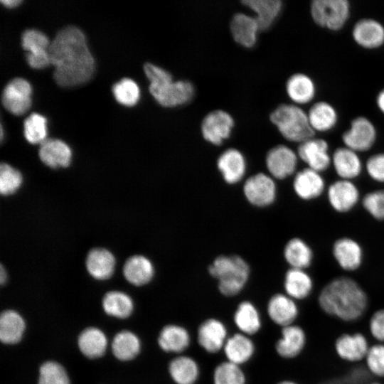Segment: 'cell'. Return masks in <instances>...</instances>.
<instances>
[{
  "instance_id": "26",
  "label": "cell",
  "mask_w": 384,
  "mask_h": 384,
  "mask_svg": "<svg viewBox=\"0 0 384 384\" xmlns=\"http://www.w3.org/2000/svg\"><path fill=\"white\" fill-rule=\"evenodd\" d=\"M38 155L40 159L50 168L66 167L70 163L72 151L62 140L48 139L41 144Z\"/></svg>"
},
{
  "instance_id": "11",
  "label": "cell",
  "mask_w": 384,
  "mask_h": 384,
  "mask_svg": "<svg viewBox=\"0 0 384 384\" xmlns=\"http://www.w3.org/2000/svg\"><path fill=\"white\" fill-rule=\"evenodd\" d=\"M299 156L287 145L279 144L270 149L265 157L267 169L274 179L282 180L296 171Z\"/></svg>"
},
{
  "instance_id": "20",
  "label": "cell",
  "mask_w": 384,
  "mask_h": 384,
  "mask_svg": "<svg viewBox=\"0 0 384 384\" xmlns=\"http://www.w3.org/2000/svg\"><path fill=\"white\" fill-rule=\"evenodd\" d=\"M217 168L227 183L235 184L243 178L247 170V162L240 151L230 148L218 156Z\"/></svg>"
},
{
  "instance_id": "45",
  "label": "cell",
  "mask_w": 384,
  "mask_h": 384,
  "mask_svg": "<svg viewBox=\"0 0 384 384\" xmlns=\"http://www.w3.org/2000/svg\"><path fill=\"white\" fill-rule=\"evenodd\" d=\"M364 361L366 370L370 375L384 378V343L370 345Z\"/></svg>"
},
{
  "instance_id": "12",
  "label": "cell",
  "mask_w": 384,
  "mask_h": 384,
  "mask_svg": "<svg viewBox=\"0 0 384 384\" xmlns=\"http://www.w3.org/2000/svg\"><path fill=\"white\" fill-rule=\"evenodd\" d=\"M31 86L22 78L11 80L1 94V103L4 108L15 115L24 114L31 104Z\"/></svg>"
},
{
  "instance_id": "46",
  "label": "cell",
  "mask_w": 384,
  "mask_h": 384,
  "mask_svg": "<svg viewBox=\"0 0 384 384\" xmlns=\"http://www.w3.org/2000/svg\"><path fill=\"white\" fill-rule=\"evenodd\" d=\"M21 173L10 165L3 163L0 166V191L4 196L15 193L22 183Z\"/></svg>"
},
{
  "instance_id": "51",
  "label": "cell",
  "mask_w": 384,
  "mask_h": 384,
  "mask_svg": "<svg viewBox=\"0 0 384 384\" xmlns=\"http://www.w3.org/2000/svg\"><path fill=\"white\" fill-rule=\"evenodd\" d=\"M1 4L8 7H14L18 5L21 1V0H1Z\"/></svg>"
},
{
  "instance_id": "6",
  "label": "cell",
  "mask_w": 384,
  "mask_h": 384,
  "mask_svg": "<svg viewBox=\"0 0 384 384\" xmlns=\"http://www.w3.org/2000/svg\"><path fill=\"white\" fill-rule=\"evenodd\" d=\"M149 92L155 100L165 107H175L189 102L195 90L188 80L174 81L173 78L150 82Z\"/></svg>"
},
{
  "instance_id": "37",
  "label": "cell",
  "mask_w": 384,
  "mask_h": 384,
  "mask_svg": "<svg viewBox=\"0 0 384 384\" xmlns=\"http://www.w3.org/2000/svg\"><path fill=\"white\" fill-rule=\"evenodd\" d=\"M25 329V321L17 311L8 309L1 314L0 339L3 343L12 345L18 343Z\"/></svg>"
},
{
  "instance_id": "18",
  "label": "cell",
  "mask_w": 384,
  "mask_h": 384,
  "mask_svg": "<svg viewBox=\"0 0 384 384\" xmlns=\"http://www.w3.org/2000/svg\"><path fill=\"white\" fill-rule=\"evenodd\" d=\"M352 37L356 43L363 48H378L384 44V26L374 18H361L354 24Z\"/></svg>"
},
{
  "instance_id": "36",
  "label": "cell",
  "mask_w": 384,
  "mask_h": 384,
  "mask_svg": "<svg viewBox=\"0 0 384 384\" xmlns=\"http://www.w3.org/2000/svg\"><path fill=\"white\" fill-rule=\"evenodd\" d=\"M115 259L108 250L102 248L93 249L87 255L86 267L90 274L97 279H107L113 274Z\"/></svg>"
},
{
  "instance_id": "38",
  "label": "cell",
  "mask_w": 384,
  "mask_h": 384,
  "mask_svg": "<svg viewBox=\"0 0 384 384\" xmlns=\"http://www.w3.org/2000/svg\"><path fill=\"white\" fill-rule=\"evenodd\" d=\"M284 257L290 268L305 270L311 264L313 252L304 240L293 238L284 246Z\"/></svg>"
},
{
  "instance_id": "32",
  "label": "cell",
  "mask_w": 384,
  "mask_h": 384,
  "mask_svg": "<svg viewBox=\"0 0 384 384\" xmlns=\"http://www.w3.org/2000/svg\"><path fill=\"white\" fill-rule=\"evenodd\" d=\"M242 3L253 11L260 31L270 28L282 9L280 0H245Z\"/></svg>"
},
{
  "instance_id": "7",
  "label": "cell",
  "mask_w": 384,
  "mask_h": 384,
  "mask_svg": "<svg viewBox=\"0 0 384 384\" xmlns=\"http://www.w3.org/2000/svg\"><path fill=\"white\" fill-rule=\"evenodd\" d=\"M247 201L256 207H267L276 199L274 178L265 173H257L246 179L242 188Z\"/></svg>"
},
{
  "instance_id": "53",
  "label": "cell",
  "mask_w": 384,
  "mask_h": 384,
  "mask_svg": "<svg viewBox=\"0 0 384 384\" xmlns=\"http://www.w3.org/2000/svg\"><path fill=\"white\" fill-rule=\"evenodd\" d=\"M277 384H299V383H297V382H295L294 380H282V381L277 383Z\"/></svg>"
},
{
  "instance_id": "41",
  "label": "cell",
  "mask_w": 384,
  "mask_h": 384,
  "mask_svg": "<svg viewBox=\"0 0 384 384\" xmlns=\"http://www.w3.org/2000/svg\"><path fill=\"white\" fill-rule=\"evenodd\" d=\"M213 384H246V376L240 366L228 361L219 363L213 374Z\"/></svg>"
},
{
  "instance_id": "3",
  "label": "cell",
  "mask_w": 384,
  "mask_h": 384,
  "mask_svg": "<svg viewBox=\"0 0 384 384\" xmlns=\"http://www.w3.org/2000/svg\"><path fill=\"white\" fill-rule=\"evenodd\" d=\"M209 274L218 280L219 292L233 297L246 285L250 274L247 262L238 255H220L208 266Z\"/></svg>"
},
{
  "instance_id": "42",
  "label": "cell",
  "mask_w": 384,
  "mask_h": 384,
  "mask_svg": "<svg viewBox=\"0 0 384 384\" xmlns=\"http://www.w3.org/2000/svg\"><path fill=\"white\" fill-rule=\"evenodd\" d=\"M112 92L116 100L126 106H133L140 97V90L135 81L130 78H122L112 86Z\"/></svg>"
},
{
  "instance_id": "34",
  "label": "cell",
  "mask_w": 384,
  "mask_h": 384,
  "mask_svg": "<svg viewBox=\"0 0 384 384\" xmlns=\"http://www.w3.org/2000/svg\"><path fill=\"white\" fill-rule=\"evenodd\" d=\"M307 114L310 126L315 132H325L332 129L338 119L335 107L326 101L314 103Z\"/></svg>"
},
{
  "instance_id": "30",
  "label": "cell",
  "mask_w": 384,
  "mask_h": 384,
  "mask_svg": "<svg viewBox=\"0 0 384 384\" xmlns=\"http://www.w3.org/2000/svg\"><path fill=\"white\" fill-rule=\"evenodd\" d=\"M168 371L176 384H195L200 375L197 361L185 355H179L172 359L169 364Z\"/></svg>"
},
{
  "instance_id": "4",
  "label": "cell",
  "mask_w": 384,
  "mask_h": 384,
  "mask_svg": "<svg viewBox=\"0 0 384 384\" xmlns=\"http://www.w3.org/2000/svg\"><path fill=\"white\" fill-rule=\"evenodd\" d=\"M270 119L287 141L301 144L314 137L307 112L299 105L281 104L270 114Z\"/></svg>"
},
{
  "instance_id": "48",
  "label": "cell",
  "mask_w": 384,
  "mask_h": 384,
  "mask_svg": "<svg viewBox=\"0 0 384 384\" xmlns=\"http://www.w3.org/2000/svg\"><path fill=\"white\" fill-rule=\"evenodd\" d=\"M368 176L375 181L384 183V153L370 156L366 163Z\"/></svg>"
},
{
  "instance_id": "43",
  "label": "cell",
  "mask_w": 384,
  "mask_h": 384,
  "mask_svg": "<svg viewBox=\"0 0 384 384\" xmlns=\"http://www.w3.org/2000/svg\"><path fill=\"white\" fill-rule=\"evenodd\" d=\"M47 134L46 119L38 113H31L23 122V134L31 144H41Z\"/></svg>"
},
{
  "instance_id": "16",
  "label": "cell",
  "mask_w": 384,
  "mask_h": 384,
  "mask_svg": "<svg viewBox=\"0 0 384 384\" xmlns=\"http://www.w3.org/2000/svg\"><path fill=\"white\" fill-rule=\"evenodd\" d=\"M270 320L281 328L295 324L299 310L296 300L285 293L273 294L267 306Z\"/></svg>"
},
{
  "instance_id": "15",
  "label": "cell",
  "mask_w": 384,
  "mask_h": 384,
  "mask_svg": "<svg viewBox=\"0 0 384 384\" xmlns=\"http://www.w3.org/2000/svg\"><path fill=\"white\" fill-rule=\"evenodd\" d=\"M228 337L225 324L215 318L203 321L197 330L198 343L209 353L223 350Z\"/></svg>"
},
{
  "instance_id": "13",
  "label": "cell",
  "mask_w": 384,
  "mask_h": 384,
  "mask_svg": "<svg viewBox=\"0 0 384 384\" xmlns=\"http://www.w3.org/2000/svg\"><path fill=\"white\" fill-rule=\"evenodd\" d=\"M369 347L368 338L361 332L343 333L334 343L337 356L342 361L351 363L364 361Z\"/></svg>"
},
{
  "instance_id": "39",
  "label": "cell",
  "mask_w": 384,
  "mask_h": 384,
  "mask_svg": "<svg viewBox=\"0 0 384 384\" xmlns=\"http://www.w3.org/2000/svg\"><path fill=\"white\" fill-rule=\"evenodd\" d=\"M141 342L133 332L123 330L117 333L112 342V351L119 361H128L134 359L139 353Z\"/></svg>"
},
{
  "instance_id": "10",
  "label": "cell",
  "mask_w": 384,
  "mask_h": 384,
  "mask_svg": "<svg viewBox=\"0 0 384 384\" xmlns=\"http://www.w3.org/2000/svg\"><path fill=\"white\" fill-rule=\"evenodd\" d=\"M234 124V119L228 112L213 110L207 114L201 122L202 137L215 146L220 145L230 136Z\"/></svg>"
},
{
  "instance_id": "44",
  "label": "cell",
  "mask_w": 384,
  "mask_h": 384,
  "mask_svg": "<svg viewBox=\"0 0 384 384\" xmlns=\"http://www.w3.org/2000/svg\"><path fill=\"white\" fill-rule=\"evenodd\" d=\"M38 384H70V379L61 364L48 361L40 367Z\"/></svg>"
},
{
  "instance_id": "29",
  "label": "cell",
  "mask_w": 384,
  "mask_h": 384,
  "mask_svg": "<svg viewBox=\"0 0 384 384\" xmlns=\"http://www.w3.org/2000/svg\"><path fill=\"white\" fill-rule=\"evenodd\" d=\"M314 282L305 270L289 268L285 273L284 289L285 294L293 299L303 300L311 293Z\"/></svg>"
},
{
  "instance_id": "33",
  "label": "cell",
  "mask_w": 384,
  "mask_h": 384,
  "mask_svg": "<svg viewBox=\"0 0 384 384\" xmlns=\"http://www.w3.org/2000/svg\"><path fill=\"white\" fill-rule=\"evenodd\" d=\"M233 320L240 333L249 336L257 334L262 327L260 314L250 301H242L238 304Z\"/></svg>"
},
{
  "instance_id": "17",
  "label": "cell",
  "mask_w": 384,
  "mask_h": 384,
  "mask_svg": "<svg viewBox=\"0 0 384 384\" xmlns=\"http://www.w3.org/2000/svg\"><path fill=\"white\" fill-rule=\"evenodd\" d=\"M306 341V334L301 326L289 325L282 328L281 336L275 343V351L282 358H295L304 351Z\"/></svg>"
},
{
  "instance_id": "23",
  "label": "cell",
  "mask_w": 384,
  "mask_h": 384,
  "mask_svg": "<svg viewBox=\"0 0 384 384\" xmlns=\"http://www.w3.org/2000/svg\"><path fill=\"white\" fill-rule=\"evenodd\" d=\"M230 29L234 41L247 48L255 45L260 31L255 16L244 13H237L233 16Z\"/></svg>"
},
{
  "instance_id": "35",
  "label": "cell",
  "mask_w": 384,
  "mask_h": 384,
  "mask_svg": "<svg viewBox=\"0 0 384 384\" xmlns=\"http://www.w3.org/2000/svg\"><path fill=\"white\" fill-rule=\"evenodd\" d=\"M78 344L81 353L88 358L102 356L107 347L105 334L96 327H88L79 335Z\"/></svg>"
},
{
  "instance_id": "27",
  "label": "cell",
  "mask_w": 384,
  "mask_h": 384,
  "mask_svg": "<svg viewBox=\"0 0 384 384\" xmlns=\"http://www.w3.org/2000/svg\"><path fill=\"white\" fill-rule=\"evenodd\" d=\"M285 90L288 97L297 105L311 102L316 92L314 80L302 73L292 75L286 82Z\"/></svg>"
},
{
  "instance_id": "8",
  "label": "cell",
  "mask_w": 384,
  "mask_h": 384,
  "mask_svg": "<svg viewBox=\"0 0 384 384\" xmlns=\"http://www.w3.org/2000/svg\"><path fill=\"white\" fill-rule=\"evenodd\" d=\"M377 138V131L373 123L367 117L354 118L349 129L342 134L344 146L356 152L366 151L372 148Z\"/></svg>"
},
{
  "instance_id": "50",
  "label": "cell",
  "mask_w": 384,
  "mask_h": 384,
  "mask_svg": "<svg viewBox=\"0 0 384 384\" xmlns=\"http://www.w3.org/2000/svg\"><path fill=\"white\" fill-rule=\"evenodd\" d=\"M376 105L379 110L384 114V89L381 90L376 97Z\"/></svg>"
},
{
  "instance_id": "21",
  "label": "cell",
  "mask_w": 384,
  "mask_h": 384,
  "mask_svg": "<svg viewBox=\"0 0 384 384\" xmlns=\"http://www.w3.org/2000/svg\"><path fill=\"white\" fill-rule=\"evenodd\" d=\"M292 186L294 193L299 198L309 201L322 194L325 182L321 173L306 167L295 174Z\"/></svg>"
},
{
  "instance_id": "9",
  "label": "cell",
  "mask_w": 384,
  "mask_h": 384,
  "mask_svg": "<svg viewBox=\"0 0 384 384\" xmlns=\"http://www.w3.org/2000/svg\"><path fill=\"white\" fill-rule=\"evenodd\" d=\"M50 41L47 36L34 28L25 30L21 36V46L27 50L26 58L33 68L41 69L50 64L48 53Z\"/></svg>"
},
{
  "instance_id": "49",
  "label": "cell",
  "mask_w": 384,
  "mask_h": 384,
  "mask_svg": "<svg viewBox=\"0 0 384 384\" xmlns=\"http://www.w3.org/2000/svg\"><path fill=\"white\" fill-rule=\"evenodd\" d=\"M368 330L377 343H384V308L378 309L371 314L368 321Z\"/></svg>"
},
{
  "instance_id": "47",
  "label": "cell",
  "mask_w": 384,
  "mask_h": 384,
  "mask_svg": "<svg viewBox=\"0 0 384 384\" xmlns=\"http://www.w3.org/2000/svg\"><path fill=\"white\" fill-rule=\"evenodd\" d=\"M362 204L366 210L375 219L384 220V189L368 193Z\"/></svg>"
},
{
  "instance_id": "1",
  "label": "cell",
  "mask_w": 384,
  "mask_h": 384,
  "mask_svg": "<svg viewBox=\"0 0 384 384\" xmlns=\"http://www.w3.org/2000/svg\"><path fill=\"white\" fill-rule=\"evenodd\" d=\"M48 53L54 66L53 78L63 87H73L89 81L95 63L82 31L75 26L59 30L50 43Z\"/></svg>"
},
{
  "instance_id": "24",
  "label": "cell",
  "mask_w": 384,
  "mask_h": 384,
  "mask_svg": "<svg viewBox=\"0 0 384 384\" xmlns=\"http://www.w3.org/2000/svg\"><path fill=\"white\" fill-rule=\"evenodd\" d=\"M331 164L341 179L350 181L358 177L363 169L358 153L345 146L334 151Z\"/></svg>"
},
{
  "instance_id": "19",
  "label": "cell",
  "mask_w": 384,
  "mask_h": 384,
  "mask_svg": "<svg viewBox=\"0 0 384 384\" xmlns=\"http://www.w3.org/2000/svg\"><path fill=\"white\" fill-rule=\"evenodd\" d=\"M328 201L337 212L346 213L358 203L360 193L358 187L350 180L340 179L330 185L327 191Z\"/></svg>"
},
{
  "instance_id": "40",
  "label": "cell",
  "mask_w": 384,
  "mask_h": 384,
  "mask_svg": "<svg viewBox=\"0 0 384 384\" xmlns=\"http://www.w3.org/2000/svg\"><path fill=\"white\" fill-rule=\"evenodd\" d=\"M102 306L105 312L117 319L129 317L134 309L131 297L119 291H110L103 297Z\"/></svg>"
},
{
  "instance_id": "2",
  "label": "cell",
  "mask_w": 384,
  "mask_h": 384,
  "mask_svg": "<svg viewBox=\"0 0 384 384\" xmlns=\"http://www.w3.org/2000/svg\"><path fill=\"white\" fill-rule=\"evenodd\" d=\"M318 304L326 315L346 323L363 317L368 306L366 292L352 278L331 279L320 291Z\"/></svg>"
},
{
  "instance_id": "25",
  "label": "cell",
  "mask_w": 384,
  "mask_h": 384,
  "mask_svg": "<svg viewBox=\"0 0 384 384\" xmlns=\"http://www.w3.org/2000/svg\"><path fill=\"white\" fill-rule=\"evenodd\" d=\"M157 341L164 351L179 354L189 347L191 335L188 331L181 325L168 324L159 332Z\"/></svg>"
},
{
  "instance_id": "31",
  "label": "cell",
  "mask_w": 384,
  "mask_h": 384,
  "mask_svg": "<svg viewBox=\"0 0 384 384\" xmlns=\"http://www.w3.org/2000/svg\"><path fill=\"white\" fill-rule=\"evenodd\" d=\"M125 279L132 284L142 286L148 284L154 274V267L151 262L142 255L129 257L123 267Z\"/></svg>"
},
{
  "instance_id": "14",
  "label": "cell",
  "mask_w": 384,
  "mask_h": 384,
  "mask_svg": "<svg viewBox=\"0 0 384 384\" xmlns=\"http://www.w3.org/2000/svg\"><path fill=\"white\" fill-rule=\"evenodd\" d=\"M297 153L308 168L319 173L326 171L331 164L329 144L323 139L312 137L303 142L299 144Z\"/></svg>"
},
{
  "instance_id": "52",
  "label": "cell",
  "mask_w": 384,
  "mask_h": 384,
  "mask_svg": "<svg viewBox=\"0 0 384 384\" xmlns=\"http://www.w3.org/2000/svg\"><path fill=\"white\" fill-rule=\"evenodd\" d=\"M6 272L5 270L4 269L3 266H1V270H0V282L1 284H4L6 281Z\"/></svg>"
},
{
  "instance_id": "22",
  "label": "cell",
  "mask_w": 384,
  "mask_h": 384,
  "mask_svg": "<svg viewBox=\"0 0 384 384\" xmlns=\"http://www.w3.org/2000/svg\"><path fill=\"white\" fill-rule=\"evenodd\" d=\"M332 253L341 268L346 271H354L362 263V248L352 238L345 237L336 240L333 245Z\"/></svg>"
},
{
  "instance_id": "54",
  "label": "cell",
  "mask_w": 384,
  "mask_h": 384,
  "mask_svg": "<svg viewBox=\"0 0 384 384\" xmlns=\"http://www.w3.org/2000/svg\"><path fill=\"white\" fill-rule=\"evenodd\" d=\"M363 384H382L380 382H378V381H368V382H366L364 383Z\"/></svg>"
},
{
  "instance_id": "5",
  "label": "cell",
  "mask_w": 384,
  "mask_h": 384,
  "mask_svg": "<svg viewBox=\"0 0 384 384\" xmlns=\"http://www.w3.org/2000/svg\"><path fill=\"white\" fill-rule=\"evenodd\" d=\"M351 5L347 0H314L311 16L316 24L330 31L343 28L349 18Z\"/></svg>"
},
{
  "instance_id": "28",
  "label": "cell",
  "mask_w": 384,
  "mask_h": 384,
  "mask_svg": "<svg viewBox=\"0 0 384 384\" xmlns=\"http://www.w3.org/2000/svg\"><path fill=\"white\" fill-rule=\"evenodd\" d=\"M223 351L228 361L241 366L252 358L255 346L250 336L238 333L228 337Z\"/></svg>"
}]
</instances>
